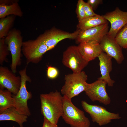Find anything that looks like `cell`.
<instances>
[{
	"label": "cell",
	"instance_id": "9c48e42d",
	"mask_svg": "<svg viewBox=\"0 0 127 127\" xmlns=\"http://www.w3.org/2000/svg\"><path fill=\"white\" fill-rule=\"evenodd\" d=\"M21 83L20 76H16L8 67H0V87L6 88L14 95H16L20 89Z\"/></svg>",
	"mask_w": 127,
	"mask_h": 127
},
{
	"label": "cell",
	"instance_id": "7402d4cb",
	"mask_svg": "<svg viewBox=\"0 0 127 127\" xmlns=\"http://www.w3.org/2000/svg\"><path fill=\"white\" fill-rule=\"evenodd\" d=\"M83 0L78 1L76 9L77 17L79 22L86 18Z\"/></svg>",
	"mask_w": 127,
	"mask_h": 127
},
{
	"label": "cell",
	"instance_id": "83f0119b",
	"mask_svg": "<svg viewBox=\"0 0 127 127\" xmlns=\"http://www.w3.org/2000/svg\"><path fill=\"white\" fill-rule=\"evenodd\" d=\"M126 50H127V48H126Z\"/></svg>",
	"mask_w": 127,
	"mask_h": 127
},
{
	"label": "cell",
	"instance_id": "ba28073f",
	"mask_svg": "<svg viewBox=\"0 0 127 127\" xmlns=\"http://www.w3.org/2000/svg\"><path fill=\"white\" fill-rule=\"evenodd\" d=\"M107 84L104 81L99 79L88 83L85 91V94L93 102L97 101L105 105H109L111 99L106 91Z\"/></svg>",
	"mask_w": 127,
	"mask_h": 127
},
{
	"label": "cell",
	"instance_id": "603a6c76",
	"mask_svg": "<svg viewBox=\"0 0 127 127\" xmlns=\"http://www.w3.org/2000/svg\"><path fill=\"white\" fill-rule=\"evenodd\" d=\"M59 74V71L56 68L50 66H48L47 75L48 78L55 79L57 77Z\"/></svg>",
	"mask_w": 127,
	"mask_h": 127
},
{
	"label": "cell",
	"instance_id": "6da1fadb",
	"mask_svg": "<svg viewBox=\"0 0 127 127\" xmlns=\"http://www.w3.org/2000/svg\"><path fill=\"white\" fill-rule=\"evenodd\" d=\"M40 98L41 112L44 117L52 123L57 124L63 114V96L56 90L48 93L41 94Z\"/></svg>",
	"mask_w": 127,
	"mask_h": 127
},
{
	"label": "cell",
	"instance_id": "d4e9b609",
	"mask_svg": "<svg viewBox=\"0 0 127 127\" xmlns=\"http://www.w3.org/2000/svg\"><path fill=\"white\" fill-rule=\"evenodd\" d=\"M88 3L92 7L94 10H95L98 6L103 3L102 0H88Z\"/></svg>",
	"mask_w": 127,
	"mask_h": 127
},
{
	"label": "cell",
	"instance_id": "8992f818",
	"mask_svg": "<svg viewBox=\"0 0 127 127\" xmlns=\"http://www.w3.org/2000/svg\"><path fill=\"white\" fill-rule=\"evenodd\" d=\"M83 110L90 115L94 122L102 126L107 124L113 119L120 118L119 114L110 112L104 107L96 105H91L84 100L81 102Z\"/></svg>",
	"mask_w": 127,
	"mask_h": 127
},
{
	"label": "cell",
	"instance_id": "44dd1931",
	"mask_svg": "<svg viewBox=\"0 0 127 127\" xmlns=\"http://www.w3.org/2000/svg\"><path fill=\"white\" fill-rule=\"evenodd\" d=\"M5 38L4 37L0 39V64L1 65L4 62L8 61L7 57L10 52L5 43Z\"/></svg>",
	"mask_w": 127,
	"mask_h": 127
},
{
	"label": "cell",
	"instance_id": "4316f807",
	"mask_svg": "<svg viewBox=\"0 0 127 127\" xmlns=\"http://www.w3.org/2000/svg\"><path fill=\"white\" fill-rule=\"evenodd\" d=\"M18 1L19 0H0V4H3L6 5H9Z\"/></svg>",
	"mask_w": 127,
	"mask_h": 127
},
{
	"label": "cell",
	"instance_id": "30bf717a",
	"mask_svg": "<svg viewBox=\"0 0 127 127\" xmlns=\"http://www.w3.org/2000/svg\"><path fill=\"white\" fill-rule=\"evenodd\" d=\"M103 16L111 24L107 34L113 38H115L118 32L127 24V12L123 11L118 7Z\"/></svg>",
	"mask_w": 127,
	"mask_h": 127
},
{
	"label": "cell",
	"instance_id": "52a82bcc",
	"mask_svg": "<svg viewBox=\"0 0 127 127\" xmlns=\"http://www.w3.org/2000/svg\"><path fill=\"white\" fill-rule=\"evenodd\" d=\"M63 64L70 69L73 73H78L82 71L88 62L86 61L80 54L78 46L69 47L63 53Z\"/></svg>",
	"mask_w": 127,
	"mask_h": 127
},
{
	"label": "cell",
	"instance_id": "7c38bea8",
	"mask_svg": "<svg viewBox=\"0 0 127 127\" xmlns=\"http://www.w3.org/2000/svg\"><path fill=\"white\" fill-rule=\"evenodd\" d=\"M100 44L103 52L113 58L118 64L122 63L124 59L122 48L115 38L107 34L103 37Z\"/></svg>",
	"mask_w": 127,
	"mask_h": 127
},
{
	"label": "cell",
	"instance_id": "277c9868",
	"mask_svg": "<svg viewBox=\"0 0 127 127\" xmlns=\"http://www.w3.org/2000/svg\"><path fill=\"white\" fill-rule=\"evenodd\" d=\"M5 42L11 53V71L14 73L17 72V67L21 65L23 37L20 31L15 28L11 29L5 37Z\"/></svg>",
	"mask_w": 127,
	"mask_h": 127
},
{
	"label": "cell",
	"instance_id": "e0dca14e",
	"mask_svg": "<svg viewBox=\"0 0 127 127\" xmlns=\"http://www.w3.org/2000/svg\"><path fill=\"white\" fill-rule=\"evenodd\" d=\"M18 2L9 5L0 4V19L11 15L20 17L22 16L23 13L19 4Z\"/></svg>",
	"mask_w": 127,
	"mask_h": 127
},
{
	"label": "cell",
	"instance_id": "8fae6325",
	"mask_svg": "<svg viewBox=\"0 0 127 127\" xmlns=\"http://www.w3.org/2000/svg\"><path fill=\"white\" fill-rule=\"evenodd\" d=\"M108 22L102 25L84 30H80L75 39L76 43L79 44L91 40L100 43L109 30Z\"/></svg>",
	"mask_w": 127,
	"mask_h": 127
},
{
	"label": "cell",
	"instance_id": "7a4b0ae2",
	"mask_svg": "<svg viewBox=\"0 0 127 127\" xmlns=\"http://www.w3.org/2000/svg\"><path fill=\"white\" fill-rule=\"evenodd\" d=\"M87 77L83 71L66 75L64 84L61 90V94L71 99L78 96L86 90L88 84L86 82Z\"/></svg>",
	"mask_w": 127,
	"mask_h": 127
},
{
	"label": "cell",
	"instance_id": "5b68a950",
	"mask_svg": "<svg viewBox=\"0 0 127 127\" xmlns=\"http://www.w3.org/2000/svg\"><path fill=\"white\" fill-rule=\"evenodd\" d=\"M27 65L25 68L19 71L21 78V83L20 89L17 94L13 95L14 106L20 113L30 116L31 114L27 104L28 100L31 99L32 95L28 91L26 87L27 81L31 82V79L26 73Z\"/></svg>",
	"mask_w": 127,
	"mask_h": 127
},
{
	"label": "cell",
	"instance_id": "ffe728a7",
	"mask_svg": "<svg viewBox=\"0 0 127 127\" xmlns=\"http://www.w3.org/2000/svg\"><path fill=\"white\" fill-rule=\"evenodd\" d=\"M115 39L122 48H127V24L117 33Z\"/></svg>",
	"mask_w": 127,
	"mask_h": 127
},
{
	"label": "cell",
	"instance_id": "5bb4252c",
	"mask_svg": "<svg viewBox=\"0 0 127 127\" xmlns=\"http://www.w3.org/2000/svg\"><path fill=\"white\" fill-rule=\"evenodd\" d=\"M98 57L101 76L98 79L104 81L109 87H113L115 81L111 79L110 75L112 68V58L103 51Z\"/></svg>",
	"mask_w": 127,
	"mask_h": 127
},
{
	"label": "cell",
	"instance_id": "2e32d148",
	"mask_svg": "<svg viewBox=\"0 0 127 127\" xmlns=\"http://www.w3.org/2000/svg\"><path fill=\"white\" fill-rule=\"evenodd\" d=\"M108 22L103 16L97 14L86 18L78 22L76 26L77 29L85 30L106 24Z\"/></svg>",
	"mask_w": 127,
	"mask_h": 127
},
{
	"label": "cell",
	"instance_id": "484cf974",
	"mask_svg": "<svg viewBox=\"0 0 127 127\" xmlns=\"http://www.w3.org/2000/svg\"><path fill=\"white\" fill-rule=\"evenodd\" d=\"M42 127H58L57 124H54L44 117Z\"/></svg>",
	"mask_w": 127,
	"mask_h": 127
},
{
	"label": "cell",
	"instance_id": "9a60e30c",
	"mask_svg": "<svg viewBox=\"0 0 127 127\" xmlns=\"http://www.w3.org/2000/svg\"><path fill=\"white\" fill-rule=\"evenodd\" d=\"M28 116L20 113L14 107L0 112V121H11L17 123L20 127H23V123L27 121Z\"/></svg>",
	"mask_w": 127,
	"mask_h": 127
},
{
	"label": "cell",
	"instance_id": "3957f363",
	"mask_svg": "<svg viewBox=\"0 0 127 127\" xmlns=\"http://www.w3.org/2000/svg\"><path fill=\"white\" fill-rule=\"evenodd\" d=\"M63 109L62 116L66 123L71 127H90V122L83 111L75 106L71 99L63 95Z\"/></svg>",
	"mask_w": 127,
	"mask_h": 127
},
{
	"label": "cell",
	"instance_id": "4fadbf2b",
	"mask_svg": "<svg viewBox=\"0 0 127 127\" xmlns=\"http://www.w3.org/2000/svg\"><path fill=\"white\" fill-rule=\"evenodd\" d=\"M78 47L83 58L88 62L98 57L102 52L100 43L94 40L79 43Z\"/></svg>",
	"mask_w": 127,
	"mask_h": 127
},
{
	"label": "cell",
	"instance_id": "cb8c5ba5",
	"mask_svg": "<svg viewBox=\"0 0 127 127\" xmlns=\"http://www.w3.org/2000/svg\"><path fill=\"white\" fill-rule=\"evenodd\" d=\"M83 4L86 18L97 15L94 12L92 7L88 3L84 1Z\"/></svg>",
	"mask_w": 127,
	"mask_h": 127
},
{
	"label": "cell",
	"instance_id": "ac0fdd59",
	"mask_svg": "<svg viewBox=\"0 0 127 127\" xmlns=\"http://www.w3.org/2000/svg\"><path fill=\"white\" fill-rule=\"evenodd\" d=\"M12 93L7 89H0V112L13 107Z\"/></svg>",
	"mask_w": 127,
	"mask_h": 127
},
{
	"label": "cell",
	"instance_id": "d6986e66",
	"mask_svg": "<svg viewBox=\"0 0 127 127\" xmlns=\"http://www.w3.org/2000/svg\"><path fill=\"white\" fill-rule=\"evenodd\" d=\"M16 16L13 15L8 16L0 19V39L5 37L11 29Z\"/></svg>",
	"mask_w": 127,
	"mask_h": 127
}]
</instances>
